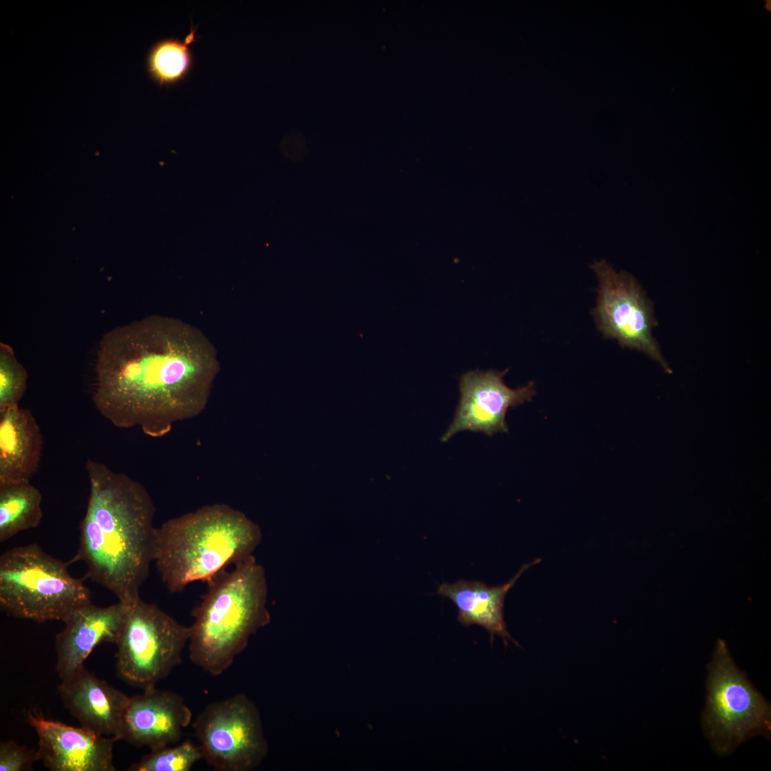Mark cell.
Here are the masks:
<instances>
[{"label": "cell", "mask_w": 771, "mask_h": 771, "mask_svg": "<svg viewBox=\"0 0 771 771\" xmlns=\"http://www.w3.org/2000/svg\"><path fill=\"white\" fill-rule=\"evenodd\" d=\"M219 368L216 349L201 331L150 316L103 337L93 400L116 427L161 438L203 411Z\"/></svg>", "instance_id": "obj_1"}, {"label": "cell", "mask_w": 771, "mask_h": 771, "mask_svg": "<svg viewBox=\"0 0 771 771\" xmlns=\"http://www.w3.org/2000/svg\"><path fill=\"white\" fill-rule=\"evenodd\" d=\"M89 495L80 525L74 560L83 561L87 575L131 605L140 598L154 560V503L146 489L128 475L88 459Z\"/></svg>", "instance_id": "obj_2"}, {"label": "cell", "mask_w": 771, "mask_h": 771, "mask_svg": "<svg viewBox=\"0 0 771 771\" xmlns=\"http://www.w3.org/2000/svg\"><path fill=\"white\" fill-rule=\"evenodd\" d=\"M261 539L260 527L243 512L207 505L156 528L153 561L167 589L177 593L253 556Z\"/></svg>", "instance_id": "obj_3"}, {"label": "cell", "mask_w": 771, "mask_h": 771, "mask_svg": "<svg viewBox=\"0 0 771 771\" xmlns=\"http://www.w3.org/2000/svg\"><path fill=\"white\" fill-rule=\"evenodd\" d=\"M208 590L193 610L189 658L213 676L226 671L250 637L271 620L265 570L254 556L206 581Z\"/></svg>", "instance_id": "obj_4"}, {"label": "cell", "mask_w": 771, "mask_h": 771, "mask_svg": "<svg viewBox=\"0 0 771 771\" xmlns=\"http://www.w3.org/2000/svg\"><path fill=\"white\" fill-rule=\"evenodd\" d=\"M91 603L89 589L73 577L67 563L36 543L18 546L0 556V608L16 618L63 621Z\"/></svg>", "instance_id": "obj_5"}, {"label": "cell", "mask_w": 771, "mask_h": 771, "mask_svg": "<svg viewBox=\"0 0 771 771\" xmlns=\"http://www.w3.org/2000/svg\"><path fill=\"white\" fill-rule=\"evenodd\" d=\"M707 700L702 717L705 735L720 755L756 735L769 738V702L740 670L725 642H717L707 666Z\"/></svg>", "instance_id": "obj_6"}, {"label": "cell", "mask_w": 771, "mask_h": 771, "mask_svg": "<svg viewBox=\"0 0 771 771\" xmlns=\"http://www.w3.org/2000/svg\"><path fill=\"white\" fill-rule=\"evenodd\" d=\"M191 627L141 597L131 605L116 642V671L143 690L155 687L181 663Z\"/></svg>", "instance_id": "obj_7"}, {"label": "cell", "mask_w": 771, "mask_h": 771, "mask_svg": "<svg viewBox=\"0 0 771 771\" xmlns=\"http://www.w3.org/2000/svg\"><path fill=\"white\" fill-rule=\"evenodd\" d=\"M203 758L218 771H250L268 752L260 712L244 694L206 706L193 721Z\"/></svg>", "instance_id": "obj_8"}, {"label": "cell", "mask_w": 771, "mask_h": 771, "mask_svg": "<svg viewBox=\"0 0 771 771\" xmlns=\"http://www.w3.org/2000/svg\"><path fill=\"white\" fill-rule=\"evenodd\" d=\"M599 280L593 311L598 328L623 348L635 349L656 361L666 372L670 368L652 334L657 326L652 302L631 275L616 272L602 260L591 265Z\"/></svg>", "instance_id": "obj_9"}, {"label": "cell", "mask_w": 771, "mask_h": 771, "mask_svg": "<svg viewBox=\"0 0 771 771\" xmlns=\"http://www.w3.org/2000/svg\"><path fill=\"white\" fill-rule=\"evenodd\" d=\"M508 371L475 370L460 376V400L442 442L463 430L489 436L508 431L505 421L508 410L531 401L536 393L533 381L516 389L507 386L503 377Z\"/></svg>", "instance_id": "obj_10"}, {"label": "cell", "mask_w": 771, "mask_h": 771, "mask_svg": "<svg viewBox=\"0 0 771 771\" xmlns=\"http://www.w3.org/2000/svg\"><path fill=\"white\" fill-rule=\"evenodd\" d=\"M28 721L38 736L39 761L51 771H114L115 738L99 735L29 712Z\"/></svg>", "instance_id": "obj_11"}, {"label": "cell", "mask_w": 771, "mask_h": 771, "mask_svg": "<svg viewBox=\"0 0 771 771\" xmlns=\"http://www.w3.org/2000/svg\"><path fill=\"white\" fill-rule=\"evenodd\" d=\"M192 712L176 693L155 687L129 697L121 727V740L158 749L178 742L191 722Z\"/></svg>", "instance_id": "obj_12"}, {"label": "cell", "mask_w": 771, "mask_h": 771, "mask_svg": "<svg viewBox=\"0 0 771 771\" xmlns=\"http://www.w3.org/2000/svg\"><path fill=\"white\" fill-rule=\"evenodd\" d=\"M128 605L119 601L106 607L91 603L71 612L55 639L56 670L64 679L80 667L92 650L102 642L116 644Z\"/></svg>", "instance_id": "obj_13"}, {"label": "cell", "mask_w": 771, "mask_h": 771, "mask_svg": "<svg viewBox=\"0 0 771 771\" xmlns=\"http://www.w3.org/2000/svg\"><path fill=\"white\" fill-rule=\"evenodd\" d=\"M58 691L65 707L81 727L121 740L123 716L129 697L84 666L61 679Z\"/></svg>", "instance_id": "obj_14"}, {"label": "cell", "mask_w": 771, "mask_h": 771, "mask_svg": "<svg viewBox=\"0 0 771 771\" xmlns=\"http://www.w3.org/2000/svg\"><path fill=\"white\" fill-rule=\"evenodd\" d=\"M540 561L538 558L524 564L508 582L499 586L489 587L478 580H460L454 583L440 584L436 593L455 603L458 610V620L463 625L482 626L489 632L491 641L497 635L503 639L505 645L509 640L517 644L507 631L504 621L505 598L523 573Z\"/></svg>", "instance_id": "obj_15"}, {"label": "cell", "mask_w": 771, "mask_h": 771, "mask_svg": "<svg viewBox=\"0 0 771 771\" xmlns=\"http://www.w3.org/2000/svg\"><path fill=\"white\" fill-rule=\"evenodd\" d=\"M43 443L29 410L16 406L0 410V482L30 480L39 468Z\"/></svg>", "instance_id": "obj_16"}, {"label": "cell", "mask_w": 771, "mask_h": 771, "mask_svg": "<svg viewBox=\"0 0 771 771\" xmlns=\"http://www.w3.org/2000/svg\"><path fill=\"white\" fill-rule=\"evenodd\" d=\"M42 495L30 480L0 482V542L36 528L43 518Z\"/></svg>", "instance_id": "obj_17"}, {"label": "cell", "mask_w": 771, "mask_h": 771, "mask_svg": "<svg viewBox=\"0 0 771 771\" xmlns=\"http://www.w3.org/2000/svg\"><path fill=\"white\" fill-rule=\"evenodd\" d=\"M197 28L191 24L183 40L168 37L151 46L147 53L146 67L154 83L160 86H171L188 77L194 64L191 44L197 41Z\"/></svg>", "instance_id": "obj_18"}, {"label": "cell", "mask_w": 771, "mask_h": 771, "mask_svg": "<svg viewBox=\"0 0 771 771\" xmlns=\"http://www.w3.org/2000/svg\"><path fill=\"white\" fill-rule=\"evenodd\" d=\"M202 758L201 747L187 740L175 746L168 745L151 750L150 753L138 762L133 764L128 770L189 771Z\"/></svg>", "instance_id": "obj_19"}, {"label": "cell", "mask_w": 771, "mask_h": 771, "mask_svg": "<svg viewBox=\"0 0 771 771\" xmlns=\"http://www.w3.org/2000/svg\"><path fill=\"white\" fill-rule=\"evenodd\" d=\"M28 375L17 361L12 348L0 343V410L19 406L27 385Z\"/></svg>", "instance_id": "obj_20"}, {"label": "cell", "mask_w": 771, "mask_h": 771, "mask_svg": "<svg viewBox=\"0 0 771 771\" xmlns=\"http://www.w3.org/2000/svg\"><path fill=\"white\" fill-rule=\"evenodd\" d=\"M39 761L36 751L29 750L9 740L0 744V771H22Z\"/></svg>", "instance_id": "obj_21"}]
</instances>
